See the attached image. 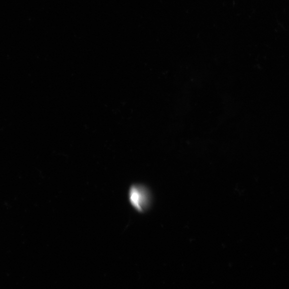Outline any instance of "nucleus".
<instances>
[{
	"instance_id": "1",
	"label": "nucleus",
	"mask_w": 289,
	"mask_h": 289,
	"mask_svg": "<svg viewBox=\"0 0 289 289\" xmlns=\"http://www.w3.org/2000/svg\"><path fill=\"white\" fill-rule=\"evenodd\" d=\"M129 200L138 212L146 211L150 207V195L148 190L141 185L132 186L129 190Z\"/></svg>"
}]
</instances>
